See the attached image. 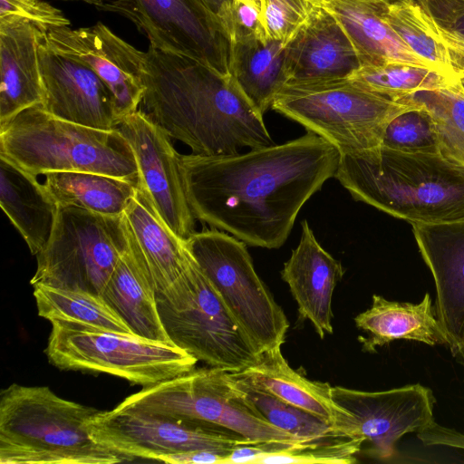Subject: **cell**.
Masks as SVG:
<instances>
[{
  "label": "cell",
  "instance_id": "cell-1",
  "mask_svg": "<svg viewBox=\"0 0 464 464\" xmlns=\"http://www.w3.org/2000/svg\"><path fill=\"white\" fill-rule=\"evenodd\" d=\"M341 154L322 137L231 155L180 154L187 198L202 223L247 246L279 248L304 204L334 177Z\"/></svg>",
  "mask_w": 464,
  "mask_h": 464
},
{
  "label": "cell",
  "instance_id": "cell-2",
  "mask_svg": "<svg viewBox=\"0 0 464 464\" xmlns=\"http://www.w3.org/2000/svg\"><path fill=\"white\" fill-rule=\"evenodd\" d=\"M141 81V111L194 154L231 155L275 144L264 116L231 75L150 45Z\"/></svg>",
  "mask_w": 464,
  "mask_h": 464
},
{
  "label": "cell",
  "instance_id": "cell-3",
  "mask_svg": "<svg viewBox=\"0 0 464 464\" xmlns=\"http://www.w3.org/2000/svg\"><path fill=\"white\" fill-rule=\"evenodd\" d=\"M334 178L355 200L411 224L464 220V166L440 152L341 154Z\"/></svg>",
  "mask_w": 464,
  "mask_h": 464
},
{
  "label": "cell",
  "instance_id": "cell-4",
  "mask_svg": "<svg viewBox=\"0 0 464 464\" xmlns=\"http://www.w3.org/2000/svg\"><path fill=\"white\" fill-rule=\"evenodd\" d=\"M99 411L63 399L47 386L11 384L0 394V463L129 461L91 436L88 423Z\"/></svg>",
  "mask_w": 464,
  "mask_h": 464
},
{
  "label": "cell",
  "instance_id": "cell-5",
  "mask_svg": "<svg viewBox=\"0 0 464 464\" xmlns=\"http://www.w3.org/2000/svg\"><path fill=\"white\" fill-rule=\"evenodd\" d=\"M0 155L35 177L85 171L139 182L134 153L118 129L71 122L48 113L42 105L0 126Z\"/></svg>",
  "mask_w": 464,
  "mask_h": 464
},
{
  "label": "cell",
  "instance_id": "cell-6",
  "mask_svg": "<svg viewBox=\"0 0 464 464\" xmlns=\"http://www.w3.org/2000/svg\"><path fill=\"white\" fill-rule=\"evenodd\" d=\"M416 107L368 91L347 77L287 82L271 109L322 137L340 154L358 155L381 146L389 122Z\"/></svg>",
  "mask_w": 464,
  "mask_h": 464
},
{
  "label": "cell",
  "instance_id": "cell-7",
  "mask_svg": "<svg viewBox=\"0 0 464 464\" xmlns=\"http://www.w3.org/2000/svg\"><path fill=\"white\" fill-rule=\"evenodd\" d=\"M157 304L171 343L198 361L231 372L256 362L259 353L191 255Z\"/></svg>",
  "mask_w": 464,
  "mask_h": 464
},
{
  "label": "cell",
  "instance_id": "cell-8",
  "mask_svg": "<svg viewBox=\"0 0 464 464\" xmlns=\"http://www.w3.org/2000/svg\"><path fill=\"white\" fill-rule=\"evenodd\" d=\"M51 323L45 353L62 370L103 372L148 387L189 372L198 362L173 344L74 323Z\"/></svg>",
  "mask_w": 464,
  "mask_h": 464
},
{
  "label": "cell",
  "instance_id": "cell-9",
  "mask_svg": "<svg viewBox=\"0 0 464 464\" xmlns=\"http://www.w3.org/2000/svg\"><path fill=\"white\" fill-rule=\"evenodd\" d=\"M129 247L123 216L58 205L54 224L31 285L101 295Z\"/></svg>",
  "mask_w": 464,
  "mask_h": 464
},
{
  "label": "cell",
  "instance_id": "cell-10",
  "mask_svg": "<svg viewBox=\"0 0 464 464\" xmlns=\"http://www.w3.org/2000/svg\"><path fill=\"white\" fill-rule=\"evenodd\" d=\"M121 404L229 429L254 443H311L268 422L235 385L230 372L208 367L144 387Z\"/></svg>",
  "mask_w": 464,
  "mask_h": 464
},
{
  "label": "cell",
  "instance_id": "cell-11",
  "mask_svg": "<svg viewBox=\"0 0 464 464\" xmlns=\"http://www.w3.org/2000/svg\"><path fill=\"white\" fill-rule=\"evenodd\" d=\"M185 244L257 353L281 346L288 319L256 272L246 245L217 228L194 232Z\"/></svg>",
  "mask_w": 464,
  "mask_h": 464
},
{
  "label": "cell",
  "instance_id": "cell-12",
  "mask_svg": "<svg viewBox=\"0 0 464 464\" xmlns=\"http://www.w3.org/2000/svg\"><path fill=\"white\" fill-rule=\"evenodd\" d=\"M132 22L160 51L186 56L230 76L232 41L202 0H83Z\"/></svg>",
  "mask_w": 464,
  "mask_h": 464
},
{
  "label": "cell",
  "instance_id": "cell-13",
  "mask_svg": "<svg viewBox=\"0 0 464 464\" xmlns=\"http://www.w3.org/2000/svg\"><path fill=\"white\" fill-rule=\"evenodd\" d=\"M92 439L128 459L157 460L163 455L193 451H231L254 443L207 421L178 419L118 404L99 411L88 423Z\"/></svg>",
  "mask_w": 464,
  "mask_h": 464
},
{
  "label": "cell",
  "instance_id": "cell-14",
  "mask_svg": "<svg viewBox=\"0 0 464 464\" xmlns=\"http://www.w3.org/2000/svg\"><path fill=\"white\" fill-rule=\"evenodd\" d=\"M117 129L134 153L139 188L161 221L180 239L195 231L180 168V154L170 137L141 111L121 118Z\"/></svg>",
  "mask_w": 464,
  "mask_h": 464
},
{
  "label": "cell",
  "instance_id": "cell-15",
  "mask_svg": "<svg viewBox=\"0 0 464 464\" xmlns=\"http://www.w3.org/2000/svg\"><path fill=\"white\" fill-rule=\"evenodd\" d=\"M332 397L353 416L371 456L382 460L394 456L402 436L422 431L435 421L433 393L419 383L381 392L334 386Z\"/></svg>",
  "mask_w": 464,
  "mask_h": 464
},
{
  "label": "cell",
  "instance_id": "cell-16",
  "mask_svg": "<svg viewBox=\"0 0 464 464\" xmlns=\"http://www.w3.org/2000/svg\"><path fill=\"white\" fill-rule=\"evenodd\" d=\"M44 39L56 53L91 68L111 92L119 116L138 111L143 95L145 52L98 22L91 27H53Z\"/></svg>",
  "mask_w": 464,
  "mask_h": 464
},
{
  "label": "cell",
  "instance_id": "cell-17",
  "mask_svg": "<svg viewBox=\"0 0 464 464\" xmlns=\"http://www.w3.org/2000/svg\"><path fill=\"white\" fill-rule=\"evenodd\" d=\"M38 57L44 111L77 124L107 130L117 129L121 117L114 97L91 68L54 52L44 35L39 44Z\"/></svg>",
  "mask_w": 464,
  "mask_h": 464
},
{
  "label": "cell",
  "instance_id": "cell-18",
  "mask_svg": "<svg viewBox=\"0 0 464 464\" xmlns=\"http://www.w3.org/2000/svg\"><path fill=\"white\" fill-rule=\"evenodd\" d=\"M411 226L434 280L436 317L458 357L464 349V220Z\"/></svg>",
  "mask_w": 464,
  "mask_h": 464
},
{
  "label": "cell",
  "instance_id": "cell-19",
  "mask_svg": "<svg viewBox=\"0 0 464 464\" xmlns=\"http://www.w3.org/2000/svg\"><path fill=\"white\" fill-rule=\"evenodd\" d=\"M360 67L348 34L322 3L285 44L287 82L347 78Z\"/></svg>",
  "mask_w": 464,
  "mask_h": 464
},
{
  "label": "cell",
  "instance_id": "cell-20",
  "mask_svg": "<svg viewBox=\"0 0 464 464\" xmlns=\"http://www.w3.org/2000/svg\"><path fill=\"white\" fill-rule=\"evenodd\" d=\"M44 35V31L25 19L0 17V126L44 103L38 57Z\"/></svg>",
  "mask_w": 464,
  "mask_h": 464
},
{
  "label": "cell",
  "instance_id": "cell-21",
  "mask_svg": "<svg viewBox=\"0 0 464 464\" xmlns=\"http://www.w3.org/2000/svg\"><path fill=\"white\" fill-rule=\"evenodd\" d=\"M343 273L341 262L321 246L304 220L300 241L284 264L281 276L297 304L300 317L312 323L321 339L333 334L332 297Z\"/></svg>",
  "mask_w": 464,
  "mask_h": 464
},
{
  "label": "cell",
  "instance_id": "cell-22",
  "mask_svg": "<svg viewBox=\"0 0 464 464\" xmlns=\"http://www.w3.org/2000/svg\"><path fill=\"white\" fill-rule=\"evenodd\" d=\"M283 401L321 419L351 438L358 434L353 416L332 397V386L314 382L294 370L284 357L281 346L259 353L256 363L235 372Z\"/></svg>",
  "mask_w": 464,
  "mask_h": 464
},
{
  "label": "cell",
  "instance_id": "cell-23",
  "mask_svg": "<svg viewBox=\"0 0 464 464\" xmlns=\"http://www.w3.org/2000/svg\"><path fill=\"white\" fill-rule=\"evenodd\" d=\"M122 216L129 243L149 273L157 295L165 292L189 262L186 240L161 221L139 187Z\"/></svg>",
  "mask_w": 464,
  "mask_h": 464
},
{
  "label": "cell",
  "instance_id": "cell-24",
  "mask_svg": "<svg viewBox=\"0 0 464 464\" xmlns=\"http://www.w3.org/2000/svg\"><path fill=\"white\" fill-rule=\"evenodd\" d=\"M321 3L348 34L361 66L405 63L431 69L385 22L383 13L388 4L384 1L324 0Z\"/></svg>",
  "mask_w": 464,
  "mask_h": 464
},
{
  "label": "cell",
  "instance_id": "cell-25",
  "mask_svg": "<svg viewBox=\"0 0 464 464\" xmlns=\"http://www.w3.org/2000/svg\"><path fill=\"white\" fill-rule=\"evenodd\" d=\"M0 205L32 255H38L49 239L58 205L35 176L3 155H0Z\"/></svg>",
  "mask_w": 464,
  "mask_h": 464
},
{
  "label": "cell",
  "instance_id": "cell-26",
  "mask_svg": "<svg viewBox=\"0 0 464 464\" xmlns=\"http://www.w3.org/2000/svg\"><path fill=\"white\" fill-rule=\"evenodd\" d=\"M100 295L136 335L173 344L160 317L154 285L130 243Z\"/></svg>",
  "mask_w": 464,
  "mask_h": 464
},
{
  "label": "cell",
  "instance_id": "cell-27",
  "mask_svg": "<svg viewBox=\"0 0 464 464\" xmlns=\"http://www.w3.org/2000/svg\"><path fill=\"white\" fill-rule=\"evenodd\" d=\"M354 322L359 329L369 334L368 338L360 337L367 352L398 339L429 345L448 344L428 293L418 304L389 301L373 295L371 307L359 314Z\"/></svg>",
  "mask_w": 464,
  "mask_h": 464
},
{
  "label": "cell",
  "instance_id": "cell-28",
  "mask_svg": "<svg viewBox=\"0 0 464 464\" xmlns=\"http://www.w3.org/2000/svg\"><path fill=\"white\" fill-rule=\"evenodd\" d=\"M230 74L249 102L264 116L287 82L285 44L266 36L234 41Z\"/></svg>",
  "mask_w": 464,
  "mask_h": 464
},
{
  "label": "cell",
  "instance_id": "cell-29",
  "mask_svg": "<svg viewBox=\"0 0 464 464\" xmlns=\"http://www.w3.org/2000/svg\"><path fill=\"white\" fill-rule=\"evenodd\" d=\"M44 185L57 205L121 216L139 182L94 172L63 171L46 173Z\"/></svg>",
  "mask_w": 464,
  "mask_h": 464
},
{
  "label": "cell",
  "instance_id": "cell-30",
  "mask_svg": "<svg viewBox=\"0 0 464 464\" xmlns=\"http://www.w3.org/2000/svg\"><path fill=\"white\" fill-rule=\"evenodd\" d=\"M34 296L38 314L50 322L74 323L136 335L100 295L82 290L36 285L34 286Z\"/></svg>",
  "mask_w": 464,
  "mask_h": 464
},
{
  "label": "cell",
  "instance_id": "cell-31",
  "mask_svg": "<svg viewBox=\"0 0 464 464\" xmlns=\"http://www.w3.org/2000/svg\"><path fill=\"white\" fill-rule=\"evenodd\" d=\"M383 18L401 41L431 69L458 75L449 49L439 37L427 14L414 0L388 4Z\"/></svg>",
  "mask_w": 464,
  "mask_h": 464
},
{
  "label": "cell",
  "instance_id": "cell-32",
  "mask_svg": "<svg viewBox=\"0 0 464 464\" xmlns=\"http://www.w3.org/2000/svg\"><path fill=\"white\" fill-rule=\"evenodd\" d=\"M236 387L271 424L308 442L351 438L318 417L275 396L238 372H231Z\"/></svg>",
  "mask_w": 464,
  "mask_h": 464
},
{
  "label": "cell",
  "instance_id": "cell-33",
  "mask_svg": "<svg viewBox=\"0 0 464 464\" xmlns=\"http://www.w3.org/2000/svg\"><path fill=\"white\" fill-rule=\"evenodd\" d=\"M401 99L429 112L435 124L440 152L464 166V91L459 79L447 87L417 92Z\"/></svg>",
  "mask_w": 464,
  "mask_h": 464
},
{
  "label": "cell",
  "instance_id": "cell-34",
  "mask_svg": "<svg viewBox=\"0 0 464 464\" xmlns=\"http://www.w3.org/2000/svg\"><path fill=\"white\" fill-rule=\"evenodd\" d=\"M348 78L368 91L400 101L417 92L447 87L455 82L459 76L427 67L385 63L361 66Z\"/></svg>",
  "mask_w": 464,
  "mask_h": 464
},
{
  "label": "cell",
  "instance_id": "cell-35",
  "mask_svg": "<svg viewBox=\"0 0 464 464\" xmlns=\"http://www.w3.org/2000/svg\"><path fill=\"white\" fill-rule=\"evenodd\" d=\"M382 145L403 152H440L432 118L419 106L400 113L389 122Z\"/></svg>",
  "mask_w": 464,
  "mask_h": 464
},
{
  "label": "cell",
  "instance_id": "cell-36",
  "mask_svg": "<svg viewBox=\"0 0 464 464\" xmlns=\"http://www.w3.org/2000/svg\"><path fill=\"white\" fill-rule=\"evenodd\" d=\"M363 442V438H341L324 442L285 444L263 457L257 464H350L357 461L355 455Z\"/></svg>",
  "mask_w": 464,
  "mask_h": 464
},
{
  "label": "cell",
  "instance_id": "cell-37",
  "mask_svg": "<svg viewBox=\"0 0 464 464\" xmlns=\"http://www.w3.org/2000/svg\"><path fill=\"white\" fill-rule=\"evenodd\" d=\"M449 49L455 69H464V0H414Z\"/></svg>",
  "mask_w": 464,
  "mask_h": 464
},
{
  "label": "cell",
  "instance_id": "cell-38",
  "mask_svg": "<svg viewBox=\"0 0 464 464\" xmlns=\"http://www.w3.org/2000/svg\"><path fill=\"white\" fill-rule=\"evenodd\" d=\"M320 3L315 0H263L262 20L266 36L285 44Z\"/></svg>",
  "mask_w": 464,
  "mask_h": 464
},
{
  "label": "cell",
  "instance_id": "cell-39",
  "mask_svg": "<svg viewBox=\"0 0 464 464\" xmlns=\"http://www.w3.org/2000/svg\"><path fill=\"white\" fill-rule=\"evenodd\" d=\"M5 16L25 19L44 32L71 24L60 9L42 0H0V17Z\"/></svg>",
  "mask_w": 464,
  "mask_h": 464
},
{
  "label": "cell",
  "instance_id": "cell-40",
  "mask_svg": "<svg viewBox=\"0 0 464 464\" xmlns=\"http://www.w3.org/2000/svg\"><path fill=\"white\" fill-rule=\"evenodd\" d=\"M261 36H266L262 12L253 5L241 0H234L232 44L234 41Z\"/></svg>",
  "mask_w": 464,
  "mask_h": 464
},
{
  "label": "cell",
  "instance_id": "cell-41",
  "mask_svg": "<svg viewBox=\"0 0 464 464\" xmlns=\"http://www.w3.org/2000/svg\"><path fill=\"white\" fill-rule=\"evenodd\" d=\"M420 441L428 446H446L464 450V434L442 427L435 421L427 429L417 433Z\"/></svg>",
  "mask_w": 464,
  "mask_h": 464
},
{
  "label": "cell",
  "instance_id": "cell-42",
  "mask_svg": "<svg viewBox=\"0 0 464 464\" xmlns=\"http://www.w3.org/2000/svg\"><path fill=\"white\" fill-rule=\"evenodd\" d=\"M230 452L193 450L163 455L157 461L170 464H225Z\"/></svg>",
  "mask_w": 464,
  "mask_h": 464
},
{
  "label": "cell",
  "instance_id": "cell-43",
  "mask_svg": "<svg viewBox=\"0 0 464 464\" xmlns=\"http://www.w3.org/2000/svg\"><path fill=\"white\" fill-rule=\"evenodd\" d=\"M208 8L221 21L232 41V10L234 0H202Z\"/></svg>",
  "mask_w": 464,
  "mask_h": 464
},
{
  "label": "cell",
  "instance_id": "cell-44",
  "mask_svg": "<svg viewBox=\"0 0 464 464\" xmlns=\"http://www.w3.org/2000/svg\"><path fill=\"white\" fill-rule=\"evenodd\" d=\"M241 1L255 5L262 12L263 0H241Z\"/></svg>",
  "mask_w": 464,
  "mask_h": 464
},
{
  "label": "cell",
  "instance_id": "cell-45",
  "mask_svg": "<svg viewBox=\"0 0 464 464\" xmlns=\"http://www.w3.org/2000/svg\"><path fill=\"white\" fill-rule=\"evenodd\" d=\"M458 76H459V82H460V84L463 88V91H464V74L462 73H458Z\"/></svg>",
  "mask_w": 464,
  "mask_h": 464
},
{
  "label": "cell",
  "instance_id": "cell-46",
  "mask_svg": "<svg viewBox=\"0 0 464 464\" xmlns=\"http://www.w3.org/2000/svg\"><path fill=\"white\" fill-rule=\"evenodd\" d=\"M458 357H459L461 359L463 365H464V349L459 353Z\"/></svg>",
  "mask_w": 464,
  "mask_h": 464
},
{
  "label": "cell",
  "instance_id": "cell-47",
  "mask_svg": "<svg viewBox=\"0 0 464 464\" xmlns=\"http://www.w3.org/2000/svg\"><path fill=\"white\" fill-rule=\"evenodd\" d=\"M382 1H384L386 4H392V3L399 2L401 0H382Z\"/></svg>",
  "mask_w": 464,
  "mask_h": 464
},
{
  "label": "cell",
  "instance_id": "cell-48",
  "mask_svg": "<svg viewBox=\"0 0 464 464\" xmlns=\"http://www.w3.org/2000/svg\"><path fill=\"white\" fill-rule=\"evenodd\" d=\"M457 73H462V74H464V69L458 71V72H457Z\"/></svg>",
  "mask_w": 464,
  "mask_h": 464
},
{
  "label": "cell",
  "instance_id": "cell-49",
  "mask_svg": "<svg viewBox=\"0 0 464 464\" xmlns=\"http://www.w3.org/2000/svg\"><path fill=\"white\" fill-rule=\"evenodd\" d=\"M62 1H83V0H62Z\"/></svg>",
  "mask_w": 464,
  "mask_h": 464
},
{
  "label": "cell",
  "instance_id": "cell-50",
  "mask_svg": "<svg viewBox=\"0 0 464 464\" xmlns=\"http://www.w3.org/2000/svg\"><path fill=\"white\" fill-rule=\"evenodd\" d=\"M315 1L322 2V1H324V0H315Z\"/></svg>",
  "mask_w": 464,
  "mask_h": 464
}]
</instances>
